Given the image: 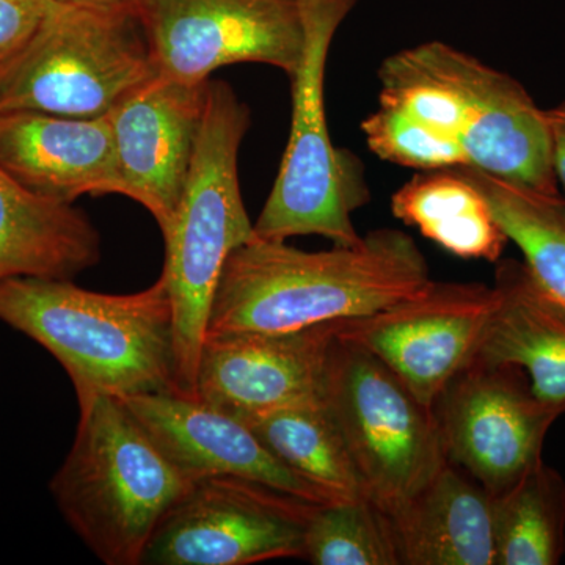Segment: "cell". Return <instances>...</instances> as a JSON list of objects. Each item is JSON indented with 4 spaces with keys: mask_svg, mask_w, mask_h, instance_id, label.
<instances>
[{
    "mask_svg": "<svg viewBox=\"0 0 565 565\" xmlns=\"http://www.w3.org/2000/svg\"><path fill=\"white\" fill-rule=\"evenodd\" d=\"M430 281L423 252L399 230H374L359 244L322 252L255 237L223 266L207 333H289L362 318Z\"/></svg>",
    "mask_w": 565,
    "mask_h": 565,
    "instance_id": "6da1fadb",
    "label": "cell"
},
{
    "mask_svg": "<svg viewBox=\"0 0 565 565\" xmlns=\"http://www.w3.org/2000/svg\"><path fill=\"white\" fill-rule=\"evenodd\" d=\"M0 321L39 343L88 397L177 392L173 310L162 277L132 294L88 291L73 280L0 281Z\"/></svg>",
    "mask_w": 565,
    "mask_h": 565,
    "instance_id": "7a4b0ae2",
    "label": "cell"
},
{
    "mask_svg": "<svg viewBox=\"0 0 565 565\" xmlns=\"http://www.w3.org/2000/svg\"><path fill=\"white\" fill-rule=\"evenodd\" d=\"M379 102L452 137L468 166L545 193H559L546 110L520 82L444 41L390 55Z\"/></svg>",
    "mask_w": 565,
    "mask_h": 565,
    "instance_id": "3957f363",
    "label": "cell"
},
{
    "mask_svg": "<svg viewBox=\"0 0 565 565\" xmlns=\"http://www.w3.org/2000/svg\"><path fill=\"white\" fill-rule=\"evenodd\" d=\"M79 424L51 481L58 511L107 565H139L193 479L162 451L120 397L79 403Z\"/></svg>",
    "mask_w": 565,
    "mask_h": 565,
    "instance_id": "277c9868",
    "label": "cell"
},
{
    "mask_svg": "<svg viewBox=\"0 0 565 565\" xmlns=\"http://www.w3.org/2000/svg\"><path fill=\"white\" fill-rule=\"evenodd\" d=\"M250 122L247 104L226 82L211 79L191 174L172 221L161 232L177 388L189 397H195L200 353L223 266L256 237L239 181V150Z\"/></svg>",
    "mask_w": 565,
    "mask_h": 565,
    "instance_id": "5b68a950",
    "label": "cell"
},
{
    "mask_svg": "<svg viewBox=\"0 0 565 565\" xmlns=\"http://www.w3.org/2000/svg\"><path fill=\"white\" fill-rule=\"evenodd\" d=\"M156 74L136 7L52 0L35 32L0 63V111L104 117Z\"/></svg>",
    "mask_w": 565,
    "mask_h": 565,
    "instance_id": "8992f818",
    "label": "cell"
},
{
    "mask_svg": "<svg viewBox=\"0 0 565 565\" xmlns=\"http://www.w3.org/2000/svg\"><path fill=\"white\" fill-rule=\"evenodd\" d=\"M305 40L291 82V132L269 199L253 223L256 237L322 236L355 245L353 212L367 202L362 166L334 147L326 111V70L334 35L359 0H299Z\"/></svg>",
    "mask_w": 565,
    "mask_h": 565,
    "instance_id": "52a82bcc",
    "label": "cell"
},
{
    "mask_svg": "<svg viewBox=\"0 0 565 565\" xmlns=\"http://www.w3.org/2000/svg\"><path fill=\"white\" fill-rule=\"evenodd\" d=\"M323 401L364 494L390 516L449 462L434 408L366 349L334 338Z\"/></svg>",
    "mask_w": 565,
    "mask_h": 565,
    "instance_id": "ba28073f",
    "label": "cell"
},
{
    "mask_svg": "<svg viewBox=\"0 0 565 565\" xmlns=\"http://www.w3.org/2000/svg\"><path fill=\"white\" fill-rule=\"evenodd\" d=\"M315 503L230 476L196 479L162 520L141 564L247 565L303 559Z\"/></svg>",
    "mask_w": 565,
    "mask_h": 565,
    "instance_id": "9c48e42d",
    "label": "cell"
},
{
    "mask_svg": "<svg viewBox=\"0 0 565 565\" xmlns=\"http://www.w3.org/2000/svg\"><path fill=\"white\" fill-rule=\"evenodd\" d=\"M159 74L202 84L237 63L274 66L291 79L302 57L299 0H136Z\"/></svg>",
    "mask_w": 565,
    "mask_h": 565,
    "instance_id": "30bf717a",
    "label": "cell"
},
{
    "mask_svg": "<svg viewBox=\"0 0 565 565\" xmlns=\"http://www.w3.org/2000/svg\"><path fill=\"white\" fill-rule=\"evenodd\" d=\"M446 457L492 497L542 460L559 412L542 403L520 367L471 360L434 404Z\"/></svg>",
    "mask_w": 565,
    "mask_h": 565,
    "instance_id": "8fae6325",
    "label": "cell"
},
{
    "mask_svg": "<svg viewBox=\"0 0 565 565\" xmlns=\"http://www.w3.org/2000/svg\"><path fill=\"white\" fill-rule=\"evenodd\" d=\"M494 305V286L433 280L377 313L334 322V338L374 353L434 407L478 353Z\"/></svg>",
    "mask_w": 565,
    "mask_h": 565,
    "instance_id": "7c38bea8",
    "label": "cell"
},
{
    "mask_svg": "<svg viewBox=\"0 0 565 565\" xmlns=\"http://www.w3.org/2000/svg\"><path fill=\"white\" fill-rule=\"evenodd\" d=\"M333 323L289 333H207L195 397L237 418L322 403Z\"/></svg>",
    "mask_w": 565,
    "mask_h": 565,
    "instance_id": "4fadbf2b",
    "label": "cell"
},
{
    "mask_svg": "<svg viewBox=\"0 0 565 565\" xmlns=\"http://www.w3.org/2000/svg\"><path fill=\"white\" fill-rule=\"evenodd\" d=\"M210 81L185 84L156 74L109 114L125 196L150 212L161 232L191 174Z\"/></svg>",
    "mask_w": 565,
    "mask_h": 565,
    "instance_id": "5bb4252c",
    "label": "cell"
},
{
    "mask_svg": "<svg viewBox=\"0 0 565 565\" xmlns=\"http://www.w3.org/2000/svg\"><path fill=\"white\" fill-rule=\"evenodd\" d=\"M120 399L193 481L230 476L308 503L340 501L286 467L244 419L228 412L177 392L136 394Z\"/></svg>",
    "mask_w": 565,
    "mask_h": 565,
    "instance_id": "9a60e30c",
    "label": "cell"
},
{
    "mask_svg": "<svg viewBox=\"0 0 565 565\" xmlns=\"http://www.w3.org/2000/svg\"><path fill=\"white\" fill-rule=\"evenodd\" d=\"M0 167L29 191L74 204L84 195H122L109 115L71 118L0 111Z\"/></svg>",
    "mask_w": 565,
    "mask_h": 565,
    "instance_id": "2e32d148",
    "label": "cell"
},
{
    "mask_svg": "<svg viewBox=\"0 0 565 565\" xmlns=\"http://www.w3.org/2000/svg\"><path fill=\"white\" fill-rule=\"evenodd\" d=\"M493 286L497 305L476 359L520 367L535 396L565 414V308L515 259L498 262Z\"/></svg>",
    "mask_w": 565,
    "mask_h": 565,
    "instance_id": "e0dca14e",
    "label": "cell"
},
{
    "mask_svg": "<svg viewBox=\"0 0 565 565\" xmlns=\"http://www.w3.org/2000/svg\"><path fill=\"white\" fill-rule=\"evenodd\" d=\"M404 565H494L493 497L448 462L390 516Z\"/></svg>",
    "mask_w": 565,
    "mask_h": 565,
    "instance_id": "ac0fdd59",
    "label": "cell"
},
{
    "mask_svg": "<svg viewBox=\"0 0 565 565\" xmlns=\"http://www.w3.org/2000/svg\"><path fill=\"white\" fill-rule=\"evenodd\" d=\"M102 256V234L85 212L36 195L0 167V281L73 280Z\"/></svg>",
    "mask_w": 565,
    "mask_h": 565,
    "instance_id": "d6986e66",
    "label": "cell"
},
{
    "mask_svg": "<svg viewBox=\"0 0 565 565\" xmlns=\"http://www.w3.org/2000/svg\"><path fill=\"white\" fill-rule=\"evenodd\" d=\"M392 211L459 258L498 263L509 243L486 196L457 169L416 173L392 196Z\"/></svg>",
    "mask_w": 565,
    "mask_h": 565,
    "instance_id": "ffe728a7",
    "label": "cell"
},
{
    "mask_svg": "<svg viewBox=\"0 0 565 565\" xmlns=\"http://www.w3.org/2000/svg\"><path fill=\"white\" fill-rule=\"evenodd\" d=\"M492 207L501 228L523 253L537 285L565 308V199L494 177L475 167H457Z\"/></svg>",
    "mask_w": 565,
    "mask_h": 565,
    "instance_id": "44dd1931",
    "label": "cell"
},
{
    "mask_svg": "<svg viewBox=\"0 0 565 565\" xmlns=\"http://www.w3.org/2000/svg\"><path fill=\"white\" fill-rule=\"evenodd\" d=\"M244 422L286 467L323 492L340 501L366 497L326 401L278 408Z\"/></svg>",
    "mask_w": 565,
    "mask_h": 565,
    "instance_id": "7402d4cb",
    "label": "cell"
},
{
    "mask_svg": "<svg viewBox=\"0 0 565 565\" xmlns=\"http://www.w3.org/2000/svg\"><path fill=\"white\" fill-rule=\"evenodd\" d=\"M494 565H556L565 552V482L541 462L493 498Z\"/></svg>",
    "mask_w": 565,
    "mask_h": 565,
    "instance_id": "603a6c76",
    "label": "cell"
},
{
    "mask_svg": "<svg viewBox=\"0 0 565 565\" xmlns=\"http://www.w3.org/2000/svg\"><path fill=\"white\" fill-rule=\"evenodd\" d=\"M303 559L315 565H401L392 519L367 497L316 505Z\"/></svg>",
    "mask_w": 565,
    "mask_h": 565,
    "instance_id": "cb8c5ba5",
    "label": "cell"
},
{
    "mask_svg": "<svg viewBox=\"0 0 565 565\" xmlns=\"http://www.w3.org/2000/svg\"><path fill=\"white\" fill-rule=\"evenodd\" d=\"M367 147L377 158L419 172L468 166L467 154L452 137L401 107L382 104L363 121Z\"/></svg>",
    "mask_w": 565,
    "mask_h": 565,
    "instance_id": "d4e9b609",
    "label": "cell"
},
{
    "mask_svg": "<svg viewBox=\"0 0 565 565\" xmlns=\"http://www.w3.org/2000/svg\"><path fill=\"white\" fill-rule=\"evenodd\" d=\"M52 0H0V63L20 50L39 28Z\"/></svg>",
    "mask_w": 565,
    "mask_h": 565,
    "instance_id": "484cf974",
    "label": "cell"
},
{
    "mask_svg": "<svg viewBox=\"0 0 565 565\" xmlns=\"http://www.w3.org/2000/svg\"><path fill=\"white\" fill-rule=\"evenodd\" d=\"M550 143H552L553 169L556 180L565 189V102L546 110Z\"/></svg>",
    "mask_w": 565,
    "mask_h": 565,
    "instance_id": "4316f807",
    "label": "cell"
},
{
    "mask_svg": "<svg viewBox=\"0 0 565 565\" xmlns=\"http://www.w3.org/2000/svg\"><path fill=\"white\" fill-rule=\"evenodd\" d=\"M61 2L93 3V6H134L136 0H61Z\"/></svg>",
    "mask_w": 565,
    "mask_h": 565,
    "instance_id": "83f0119b",
    "label": "cell"
}]
</instances>
